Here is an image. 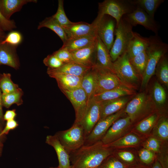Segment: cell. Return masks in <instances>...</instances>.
Here are the masks:
<instances>
[{
  "mask_svg": "<svg viewBox=\"0 0 168 168\" xmlns=\"http://www.w3.org/2000/svg\"><path fill=\"white\" fill-rule=\"evenodd\" d=\"M113 153L112 148L106 147L101 141L84 145L70 154L73 168H98L104 161Z\"/></svg>",
  "mask_w": 168,
  "mask_h": 168,
  "instance_id": "6da1fadb",
  "label": "cell"
},
{
  "mask_svg": "<svg viewBox=\"0 0 168 168\" xmlns=\"http://www.w3.org/2000/svg\"><path fill=\"white\" fill-rule=\"evenodd\" d=\"M168 45L163 42L156 36L151 37L150 43L146 52L148 59L142 77L141 88L147 85L152 76L155 73L157 64L161 58L167 53Z\"/></svg>",
  "mask_w": 168,
  "mask_h": 168,
  "instance_id": "7a4b0ae2",
  "label": "cell"
},
{
  "mask_svg": "<svg viewBox=\"0 0 168 168\" xmlns=\"http://www.w3.org/2000/svg\"><path fill=\"white\" fill-rule=\"evenodd\" d=\"M133 26L123 17L116 26L115 39L109 51L113 62L126 51L129 43L133 36Z\"/></svg>",
  "mask_w": 168,
  "mask_h": 168,
  "instance_id": "3957f363",
  "label": "cell"
},
{
  "mask_svg": "<svg viewBox=\"0 0 168 168\" xmlns=\"http://www.w3.org/2000/svg\"><path fill=\"white\" fill-rule=\"evenodd\" d=\"M136 8L130 0H105L99 3L98 15L95 19L98 21L104 15H109L115 20L117 26L124 15L132 12Z\"/></svg>",
  "mask_w": 168,
  "mask_h": 168,
  "instance_id": "277c9868",
  "label": "cell"
},
{
  "mask_svg": "<svg viewBox=\"0 0 168 168\" xmlns=\"http://www.w3.org/2000/svg\"><path fill=\"white\" fill-rule=\"evenodd\" d=\"M55 135L69 154L85 144L86 135L82 126L79 123L74 122L70 128L57 132Z\"/></svg>",
  "mask_w": 168,
  "mask_h": 168,
  "instance_id": "5b68a950",
  "label": "cell"
},
{
  "mask_svg": "<svg viewBox=\"0 0 168 168\" xmlns=\"http://www.w3.org/2000/svg\"><path fill=\"white\" fill-rule=\"evenodd\" d=\"M92 69L95 82L94 95L121 86H126L116 74L109 70L95 65L92 68Z\"/></svg>",
  "mask_w": 168,
  "mask_h": 168,
  "instance_id": "8992f818",
  "label": "cell"
},
{
  "mask_svg": "<svg viewBox=\"0 0 168 168\" xmlns=\"http://www.w3.org/2000/svg\"><path fill=\"white\" fill-rule=\"evenodd\" d=\"M115 73L126 86L133 89L139 81V75L131 65L125 52L113 62Z\"/></svg>",
  "mask_w": 168,
  "mask_h": 168,
  "instance_id": "52a82bcc",
  "label": "cell"
},
{
  "mask_svg": "<svg viewBox=\"0 0 168 168\" xmlns=\"http://www.w3.org/2000/svg\"><path fill=\"white\" fill-rule=\"evenodd\" d=\"M124 108L119 111L99 120L86 137L84 145H89L100 141L112 124L124 113Z\"/></svg>",
  "mask_w": 168,
  "mask_h": 168,
  "instance_id": "ba28073f",
  "label": "cell"
},
{
  "mask_svg": "<svg viewBox=\"0 0 168 168\" xmlns=\"http://www.w3.org/2000/svg\"><path fill=\"white\" fill-rule=\"evenodd\" d=\"M94 21L96 24L97 35L110 51L114 42L115 20L111 16L105 15L99 20H95Z\"/></svg>",
  "mask_w": 168,
  "mask_h": 168,
  "instance_id": "9c48e42d",
  "label": "cell"
},
{
  "mask_svg": "<svg viewBox=\"0 0 168 168\" xmlns=\"http://www.w3.org/2000/svg\"><path fill=\"white\" fill-rule=\"evenodd\" d=\"M149 101L145 93L141 92L129 101L124 108L132 123L139 120L150 110Z\"/></svg>",
  "mask_w": 168,
  "mask_h": 168,
  "instance_id": "30bf717a",
  "label": "cell"
},
{
  "mask_svg": "<svg viewBox=\"0 0 168 168\" xmlns=\"http://www.w3.org/2000/svg\"><path fill=\"white\" fill-rule=\"evenodd\" d=\"M61 91L73 105L75 112L74 122L80 123L89 102L86 93L81 87L72 90H62Z\"/></svg>",
  "mask_w": 168,
  "mask_h": 168,
  "instance_id": "8fae6325",
  "label": "cell"
},
{
  "mask_svg": "<svg viewBox=\"0 0 168 168\" xmlns=\"http://www.w3.org/2000/svg\"><path fill=\"white\" fill-rule=\"evenodd\" d=\"M123 17L133 27L138 25H141L156 34L158 33L159 26L154 18L151 17L139 7H136L133 12L124 15Z\"/></svg>",
  "mask_w": 168,
  "mask_h": 168,
  "instance_id": "7c38bea8",
  "label": "cell"
},
{
  "mask_svg": "<svg viewBox=\"0 0 168 168\" xmlns=\"http://www.w3.org/2000/svg\"><path fill=\"white\" fill-rule=\"evenodd\" d=\"M131 124L128 116L119 118L112 124L100 141L106 145L118 140L127 132Z\"/></svg>",
  "mask_w": 168,
  "mask_h": 168,
  "instance_id": "4fadbf2b",
  "label": "cell"
},
{
  "mask_svg": "<svg viewBox=\"0 0 168 168\" xmlns=\"http://www.w3.org/2000/svg\"><path fill=\"white\" fill-rule=\"evenodd\" d=\"M100 116V102L90 100L83 117L80 123L87 136L99 121Z\"/></svg>",
  "mask_w": 168,
  "mask_h": 168,
  "instance_id": "5bb4252c",
  "label": "cell"
},
{
  "mask_svg": "<svg viewBox=\"0 0 168 168\" xmlns=\"http://www.w3.org/2000/svg\"><path fill=\"white\" fill-rule=\"evenodd\" d=\"M96 26L94 21L91 24L80 21L63 28L68 40L97 33Z\"/></svg>",
  "mask_w": 168,
  "mask_h": 168,
  "instance_id": "9a60e30c",
  "label": "cell"
},
{
  "mask_svg": "<svg viewBox=\"0 0 168 168\" xmlns=\"http://www.w3.org/2000/svg\"><path fill=\"white\" fill-rule=\"evenodd\" d=\"M96 40L91 45L70 52L75 62L82 66L93 68L96 64Z\"/></svg>",
  "mask_w": 168,
  "mask_h": 168,
  "instance_id": "2e32d148",
  "label": "cell"
},
{
  "mask_svg": "<svg viewBox=\"0 0 168 168\" xmlns=\"http://www.w3.org/2000/svg\"><path fill=\"white\" fill-rule=\"evenodd\" d=\"M49 76L54 78L61 90L70 91L81 87L82 77L61 73L48 72Z\"/></svg>",
  "mask_w": 168,
  "mask_h": 168,
  "instance_id": "e0dca14e",
  "label": "cell"
},
{
  "mask_svg": "<svg viewBox=\"0 0 168 168\" xmlns=\"http://www.w3.org/2000/svg\"><path fill=\"white\" fill-rule=\"evenodd\" d=\"M130 96L100 102V116L99 120L114 114L124 108L129 101Z\"/></svg>",
  "mask_w": 168,
  "mask_h": 168,
  "instance_id": "ac0fdd59",
  "label": "cell"
},
{
  "mask_svg": "<svg viewBox=\"0 0 168 168\" xmlns=\"http://www.w3.org/2000/svg\"><path fill=\"white\" fill-rule=\"evenodd\" d=\"M17 46L0 44V65H4L15 69L19 68L20 63L16 52Z\"/></svg>",
  "mask_w": 168,
  "mask_h": 168,
  "instance_id": "d6986e66",
  "label": "cell"
},
{
  "mask_svg": "<svg viewBox=\"0 0 168 168\" xmlns=\"http://www.w3.org/2000/svg\"><path fill=\"white\" fill-rule=\"evenodd\" d=\"M46 143L52 147L57 154L59 168H71L69 154L61 144L57 137L54 135L47 136Z\"/></svg>",
  "mask_w": 168,
  "mask_h": 168,
  "instance_id": "ffe728a7",
  "label": "cell"
},
{
  "mask_svg": "<svg viewBox=\"0 0 168 168\" xmlns=\"http://www.w3.org/2000/svg\"><path fill=\"white\" fill-rule=\"evenodd\" d=\"M95 66L109 70L115 73L109 51L97 35Z\"/></svg>",
  "mask_w": 168,
  "mask_h": 168,
  "instance_id": "44dd1931",
  "label": "cell"
},
{
  "mask_svg": "<svg viewBox=\"0 0 168 168\" xmlns=\"http://www.w3.org/2000/svg\"><path fill=\"white\" fill-rule=\"evenodd\" d=\"M133 89L125 85L119 86L102 93L95 95L92 99L97 102L113 100L122 97L134 95Z\"/></svg>",
  "mask_w": 168,
  "mask_h": 168,
  "instance_id": "7402d4cb",
  "label": "cell"
},
{
  "mask_svg": "<svg viewBox=\"0 0 168 168\" xmlns=\"http://www.w3.org/2000/svg\"><path fill=\"white\" fill-rule=\"evenodd\" d=\"M151 39V38L143 37L138 33L133 32V36L126 51L129 58L145 51L150 43Z\"/></svg>",
  "mask_w": 168,
  "mask_h": 168,
  "instance_id": "603a6c76",
  "label": "cell"
},
{
  "mask_svg": "<svg viewBox=\"0 0 168 168\" xmlns=\"http://www.w3.org/2000/svg\"><path fill=\"white\" fill-rule=\"evenodd\" d=\"M37 2L36 0H0V11L7 19L10 20L11 16L20 11L24 5Z\"/></svg>",
  "mask_w": 168,
  "mask_h": 168,
  "instance_id": "cb8c5ba5",
  "label": "cell"
},
{
  "mask_svg": "<svg viewBox=\"0 0 168 168\" xmlns=\"http://www.w3.org/2000/svg\"><path fill=\"white\" fill-rule=\"evenodd\" d=\"M97 36L96 33L68 40L63 44L61 48L66 49L70 52L81 49L95 42Z\"/></svg>",
  "mask_w": 168,
  "mask_h": 168,
  "instance_id": "d4e9b609",
  "label": "cell"
},
{
  "mask_svg": "<svg viewBox=\"0 0 168 168\" xmlns=\"http://www.w3.org/2000/svg\"><path fill=\"white\" fill-rule=\"evenodd\" d=\"M92 68L71 63H64L61 67L55 69L48 68L47 72L61 73L82 77Z\"/></svg>",
  "mask_w": 168,
  "mask_h": 168,
  "instance_id": "484cf974",
  "label": "cell"
},
{
  "mask_svg": "<svg viewBox=\"0 0 168 168\" xmlns=\"http://www.w3.org/2000/svg\"><path fill=\"white\" fill-rule=\"evenodd\" d=\"M43 27L48 28L54 31L60 37L63 44L67 40L63 28L52 16L46 18L39 23L38 29Z\"/></svg>",
  "mask_w": 168,
  "mask_h": 168,
  "instance_id": "4316f807",
  "label": "cell"
},
{
  "mask_svg": "<svg viewBox=\"0 0 168 168\" xmlns=\"http://www.w3.org/2000/svg\"><path fill=\"white\" fill-rule=\"evenodd\" d=\"M131 3L136 7L144 10L150 16L154 18L155 12L164 0H130Z\"/></svg>",
  "mask_w": 168,
  "mask_h": 168,
  "instance_id": "83f0119b",
  "label": "cell"
},
{
  "mask_svg": "<svg viewBox=\"0 0 168 168\" xmlns=\"http://www.w3.org/2000/svg\"><path fill=\"white\" fill-rule=\"evenodd\" d=\"M156 73L160 82L166 88L168 87V61L166 53L158 63L155 70Z\"/></svg>",
  "mask_w": 168,
  "mask_h": 168,
  "instance_id": "f1b7e54d",
  "label": "cell"
},
{
  "mask_svg": "<svg viewBox=\"0 0 168 168\" xmlns=\"http://www.w3.org/2000/svg\"><path fill=\"white\" fill-rule=\"evenodd\" d=\"M81 87L86 93L89 102L94 94L95 82L92 68L82 77Z\"/></svg>",
  "mask_w": 168,
  "mask_h": 168,
  "instance_id": "f546056e",
  "label": "cell"
},
{
  "mask_svg": "<svg viewBox=\"0 0 168 168\" xmlns=\"http://www.w3.org/2000/svg\"><path fill=\"white\" fill-rule=\"evenodd\" d=\"M129 59L134 69L142 78L146 68L148 59L146 51L129 58Z\"/></svg>",
  "mask_w": 168,
  "mask_h": 168,
  "instance_id": "4dcf8cb0",
  "label": "cell"
},
{
  "mask_svg": "<svg viewBox=\"0 0 168 168\" xmlns=\"http://www.w3.org/2000/svg\"><path fill=\"white\" fill-rule=\"evenodd\" d=\"M23 92L21 88L18 91L9 93H2V106L6 108H9L14 104L18 106L21 105L23 103Z\"/></svg>",
  "mask_w": 168,
  "mask_h": 168,
  "instance_id": "1f68e13d",
  "label": "cell"
},
{
  "mask_svg": "<svg viewBox=\"0 0 168 168\" xmlns=\"http://www.w3.org/2000/svg\"><path fill=\"white\" fill-rule=\"evenodd\" d=\"M140 138L133 134H129L119 138L113 142L106 145V147L112 148L135 146L140 142Z\"/></svg>",
  "mask_w": 168,
  "mask_h": 168,
  "instance_id": "d6a6232c",
  "label": "cell"
},
{
  "mask_svg": "<svg viewBox=\"0 0 168 168\" xmlns=\"http://www.w3.org/2000/svg\"><path fill=\"white\" fill-rule=\"evenodd\" d=\"M0 78V89L2 94H7L19 90L18 86L14 83L9 73H4L1 75Z\"/></svg>",
  "mask_w": 168,
  "mask_h": 168,
  "instance_id": "836d02e7",
  "label": "cell"
},
{
  "mask_svg": "<svg viewBox=\"0 0 168 168\" xmlns=\"http://www.w3.org/2000/svg\"><path fill=\"white\" fill-rule=\"evenodd\" d=\"M152 96L156 105L161 106L165 104L166 99V93L164 89L158 82H155L153 86Z\"/></svg>",
  "mask_w": 168,
  "mask_h": 168,
  "instance_id": "e575fe53",
  "label": "cell"
},
{
  "mask_svg": "<svg viewBox=\"0 0 168 168\" xmlns=\"http://www.w3.org/2000/svg\"><path fill=\"white\" fill-rule=\"evenodd\" d=\"M154 134L161 140H168V120L167 118L162 117L158 120L154 130Z\"/></svg>",
  "mask_w": 168,
  "mask_h": 168,
  "instance_id": "d590c367",
  "label": "cell"
},
{
  "mask_svg": "<svg viewBox=\"0 0 168 168\" xmlns=\"http://www.w3.org/2000/svg\"><path fill=\"white\" fill-rule=\"evenodd\" d=\"M158 119V114L154 113L140 122L137 126L136 129L142 133H147L154 126Z\"/></svg>",
  "mask_w": 168,
  "mask_h": 168,
  "instance_id": "8d00e7d4",
  "label": "cell"
},
{
  "mask_svg": "<svg viewBox=\"0 0 168 168\" xmlns=\"http://www.w3.org/2000/svg\"><path fill=\"white\" fill-rule=\"evenodd\" d=\"M63 27L72 24L73 22L66 16L63 7V0H58V7L56 13L52 16Z\"/></svg>",
  "mask_w": 168,
  "mask_h": 168,
  "instance_id": "74e56055",
  "label": "cell"
},
{
  "mask_svg": "<svg viewBox=\"0 0 168 168\" xmlns=\"http://www.w3.org/2000/svg\"><path fill=\"white\" fill-rule=\"evenodd\" d=\"M128 167L112 154L105 159L98 168H127Z\"/></svg>",
  "mask_w": 168,
  "mask_h": 168,
  "instance_id": "f35d334b",
  "label": "cell"
},
{
  "mask_svg": "<svg viewBox=\"0 0 168 168\" xmlns=\"http://www.w3.org/2000/svg\"><path fill=\"white\" fill-rule=\"evenodd\" d=\"M23 37L21 34L16 31H10L0 44H6L17 46L22 42Z\"/></svg>",
  "mask_w": 168,
  "mask_h": 168,
  "instance_id": "ab89813d",
  "label": "cell"
},
{
  "mask_svg": "<svg viewBox=\"0 0 168 168\" xmlns=\"http://www.w3.org/2000/svg\"><path fill=\"white\" fill-rule=\"evenodd\" d=\"M121 162L127 166L135 165L136 161L134 156L131 152L128 151H121L116 154Z\"/></svg>",
  "mask_w": 168,
  "mask_h": 168,
  "instance_id": "60d3db41",
  "label": "cell"
},
{
  "mask_svg": "<svg viewBox=\"0 0 168 168\" xmlns=\"http://www.w3.org/2000/svg\"><path fill=\"white\" fill-rule=\"evenodd\" d=\"M61 61L64 63H75L71 53L68 50L61 48L53 53Z\"/></svg>",
  "mask_w": 168,
  "mask_h": 168,
  "instance_id": "b9f144b4",
  "label": "cell"
},
{
  "mask_svg": "<svg viewBox=\"0 0 168 168\" xmlns=\"http://www.w3.org/2000/svg\"><path fill=\"white\" fill-rule=\"evenodd\" d=\"M43 62L48 68L55 69L62 66L64 63L53 54L44 58Z\"/></svg>",
  "mask_w": 168,
  "mask_h": 168,
  "instance_id": "7bdbcfd3",
  "label": "cell"
},
{
  "mask_svg": "<svg viewBox=\"0 0 168 168\" xmlns=\"http://www.w3.org/2000/svg\"><path fill=\"white\" fill-rule=\"evenodd\" d=\"M139 156L141 162L146 165L152 164L155 159V154L153 152L145 148L140 151Z\"/></svg>",
  "mask_w": 168,
  "mask_h": 168,
  "instance_id": "ee69618b",
  "label": "cell"
},
{
  "mask_svg": "<svg viewBox=\"0 0 168 168\" xmlns=\"http://www.w3.org/2000/svg\"><path fill=\"white\" fill-rule=\"evenodd\" d=\"M0 27L4 31H11L16 27L13 20H8L3 15L0 11Z\"/></svg>",
  "mask_w": 168,
  "mask_h": 168,
  "instance_id": "f6af8a7d",
  "label": "cell"
},
{
  "mask_svg": "<svg viewBox=\"0 0 168 168\" xmlns=\"http://www.w3.org/2000/svg\"><path fill=\"white\" fill-rule=\"evenodd\" d=\"M144 147L145 148L153 152H160V143L156 138L152 137L147 140L144 144Z\"/></svg>",
  "mask_w": 168,
  "mask_h": 168,
  "instance_id": "bcb514c9",
  "label": "cell"
},
{
  "mask_svg": "<svg viewBox=\"0 0 168 168\" xmlns=\"http://www.w3.org/2000/svg\"><path fill=\"white\" fill-rule=\"evenodd\" d=\"M18 125L17 122L14 119L7 121L5 127L0 133V138L3 135L7 134L10 130L14 129Z\"/></svg>",
  "mask_w": 168,
  "mask_h": 168,
  "instance_id": "7dc6e473",
  "label": "cell"
},
{
  "mask_svg": "<svg viewBox=\"0 0 168 168\" xmlns=\"http://www.w3.org/2000/svg\"><path fill=\"white\" fill-rule=\"evenodd\" d=\"M16 115L15 110H8L3 115V120L6 121L14 119Z\"/></svg>",
  "mask_w": 168,
  "mask_h": 168,
  "instance_id": "c3c4849f",
  "label": "cell"
},
{
  "mask_svg": "<svg viewBox=\"0 0 168 168\" xmlns=\"http://www.w3.org/2000/svg\"><path fill=\"white\" fill-rule=\"evenodd\" d=\"M2 94L1 91L0 89V120L2 121L3 120V114L2 110Z\"/></svg>",
  "mask_w": 168,
  "mask_h": 168,
  "instance_id": "681fc988",
  "label": "cell"
},
{
  "mask_svg": "<svg viewBox=\"0 0 168 168\" xmlns=\"http://www.w3.org/2000/svg\"><path fill=\"white\" fill-rule=\"evenodd\" d=\"M151 168H163L159 161L156 160L152 165Z\"/></svg>",
  "mask_w": 168,
  "mask_h": 168,
  "instance_id": "f907efd6",
  "label": "cell"
},
{
  "mask_svg": "<svg viewBox=\"0 0 168 168\" xmlns=\"http://www.w3.org/2000/svg\"><path fill=\"white\" fill-rule=\"evenodd\" d=\"M5 37L4 31L0 27V43L3 40Z\"/></svg>",
  "mask_w": 168,
  "mask_h": 168,
  "instance_id": "816d5d0a",
  "label": "cell"
},
{
  "mask_svg": "<svg viewBox=\"0 0 168 168\" xmlns=\"http://www.w3.org/2000/svg\"><path fill=\"white\" fill-rule=\"evenodd\" d=\"M127 168H147L145 167H143V166H136L135 165H134L133 166H128Z\"/></svg>",
  "mask_w": 168,
  "mask_h": 168,
  "instance_id": "f5cc1de1",
  "label": "cell"
},
{
  "mask_svg": "<svg viewBox=\"0 0 168 168\" xmlns=\"http://www.w3.org/2000/svg\"><path fill=\"white\" fill-rule=\"evenodd\" d=\"M2 147L3 144L2 142H0V156H1L2 154Z\"/></svg>",
  "mask_w": 168,
  "mask_h": 168,
  "instance_id": "db71d44e",
  "label": "cell"
},
{
  "mask_svg": "<svg viewBox=\"0 0 168 168\" xmlns=\"http://www.w3.org/2000/svg\"><path fill=\"white\" fill-rule=\"evenodd\" d=\"M59 168L58 166H57V167H49V168ZM71 168H73V166H72L71 167Z\"/></svg>",
  "mask_w": 168,
  "mask_h": 168,
  "instance_id": "11a10c76",
  "label": "cell"
},
{
  "mask_svg": "<svg viewBox=\"0 0 168 168\" xmlns=\"http://www.w3.org/2000/svg\"><path fill=\"white\" fill-rule=\"evenodd\" d=\"M1 132V128H0V133Z\"/></svg>",
  "mask_w": 168,
  "mask_h": 168,
  "instance_id": "9f6ffc18",
  "label": "cell"
}]
</instances>
